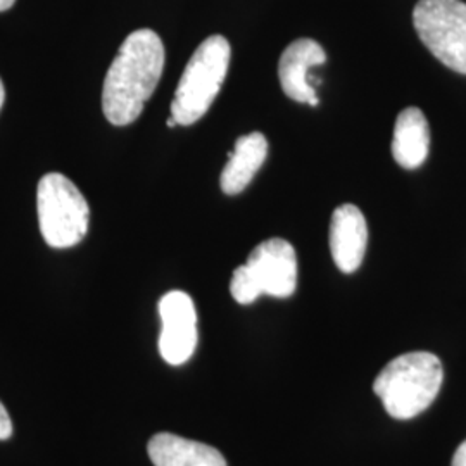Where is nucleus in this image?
I'll list each match as a JSON object with an SVG mask.
<instances>
[{
	"label": "nucleus",
	"mask_w": 466,
	"mask_h": 466,
	"mask_svg": "<svg viewBox=\"0 0 466 466\" xmlns=\"http://www.w3.org/2000/svg\"><path fill=\"white\" fill-rule=\"evenodd\" d=\"M36 209L42 237L54 249L73 248L88 232V204L76 185L61 173H47L38 182Z\"/></svg>",
	"instance_id": "nucleus-5"
},
{
	"label": "nucleus",
	"mask_w": 466,
	"mask_h": 466,
	"mask_svg": "<svg viewBox=\"0 0 466 466\" xmlns=\"http://www.w3.org/2000/svg\"><path fill=\"white\" fill-rule=\"evenodd\" d=\"M296 287V249L283 238H269L250 252L246 265L233 271L230 292L238 304H252L261 294L290 298Z\"/></svg>",
	"instance_id": "nucleus-4"
},
{
	"label": "nucleus",
	"mask_w": 466,
	"mask_h": 466,
	"mask_svg": "<svg viewBox=\"0 0 466 466\" xmlns=\"http://www.w3.org/2000/svg\"><path fill=\"white\" fill-rule=\"evenodd\" d=\"M368 244L365 215L354 204L339 206L330 223V252L342 273H354L361 267Z\"/></svg>",
	"instance_id": "nucleus-9"
},
{
	"label": "nucleus",
	"mask_w": 466,
	"mask_h": 466,
	"mask_svg": "<svg viewBox=\"0 0 466 466\" xmlns=\"http://www.w3.org/2000/svg\"><path fill=\"white\" fill-rule=\"evenodd\" d=\"M327 61L323 47L313 38H299L283 50L279 63V78L285 96L300 104L317 107L319 100L311 85L309 69L321 66Z\"/></svg>",
	"instance_id": "nucleus-8"
},
{
	"label": "nucleus",
	"mask_w": 466,
	"mask_h": 466,
	"mask_svg": "<svg viewBox=\"0 0 466 466\" xmlns=\"http://www.w3.org/2000/svg\"><path fill=\"white\" fill-rule=\"evenodd\" d=\"M15 2H16V0H0V13L11 9V7L15 5Z\"/></svg>",
	"instance_id": "nucleus-15"
},
{
	"label": "nucleus",
	"mask_w": 466,
	"mask_h": 466,
	"mask_svg": "<svg viewBox=\"0 0 466 466\" xmlns=\"http://www.w3.org/2000/svg\"><path fill=\"white\" fill-rule=\"evenodd\" d=\"M147 451L154 466H227L219 451L173 433L154 435Z\"/></svg>",
	"instance_id": "nucleus-11"
},
{
	"label": "nucleus",
	"mask_w": 466,
	"mask_h": 466,
	"mask_svg": "<svg viewBox=\"0 0 466 466\" xmlns=\"http://www.w3.org/2000/svg\"><path fill=\"white\" fill-rule=\"evenodd\" d=\"M161 335L159 352L163 360L180 367L187 363L198 346V313L194 300L182 290H171L159 300Z\"/></svg>",
	"instance_id": "nucleus-7"
},
{
	"label": "nucleus",
	"mask_w": 466,
	"mask_h": 466,
	"mask_svg": "<svg viewBox=\"0 0 466 466\" xmlns=\"http://www.w3.org/2000/svg\"><path fill=\"white\" fill-rule=\"evenodd\" d=\"M390 149L396 163L404 169H417L425 163L431 150V128L421 109L406 107L400 111Z\"/></svg>",
	"instance_id": "nucleus-12"
},
{
	"label": "nucleus",
	"mask_w": 466,
	"mask_h": 466,
	"mask_svg": "<svg viewBox=\"0 0 466 466\" xmlns=\"http://www.w3.org/2000/svg\"><path fill=\"white\" fill-rule=\"evenodd\" d=\"M268 156L267 137L252 132L237 138L233 150L228 154V163L221 173V190L227 196H237L252 182L259 167L265 165Z\"/></svg>",
	"instance_id": "nucleus-10"
},
{
	"label": "nucleus",
	"mask_w": 466,
	"mask_h": 466,
	"mask_svg": "<svg viewBox=\"0 0 466 466\" xmlns=\"http://www.w3.org/2000/svg\"><path fill=\"white\" fill-rule=\"evenodd\" d=\"M13 435V421L9 418V413L5 406L0 402V441H5Z\"/></svg>",
	"instance_id": "nucleus-13"
},
{
	"label": "nucleus",
	"mask_w": 466,
	"mask_h": 466,
	"mask_svg": "<svg viewBox=\"0 0 466 466\" xmlns=\"http://www.w3.org/2000/svg\"><path fill=\"white\" fill-rule=\"evenodd\" d=\"M444 380L441 360L432 352H408L392 360L373 382L385 411L410 420L432 404Z\"/></svg>",
	"instance_id": "nucleus-2"
},
{
	"label": "nucleus",
	"mask_w": 466,
	"mask_h": 466,
	"mask_svg": "<svg viewBox=\"0 0 466 466\" xmlns=\"http://www.w3.org/2000/svg\"><path fill=\"white\" fill-rule=\"evenodd\" d=\"M452 466H466V441L454 452Z\"/></svg>",
	"instance_id": "nucleus-14"
},
{
	"label": "nucleus",
	"mask_w": 466,
	"mask_h": 466,
	"mask_svg": "<svg viewBox=\"0 0 466 466\" xmlns=\"http://www.w3.org/2000/svg\"><path fill=\"white\" fill-rule=\"evenodd\" d=\"M165 46L152 30H137L121 44L107 69L102 109L109 123L127 127L142 115L165 69Z\"/></svg>",
	"instance_id": "nucleus-1"
},
{
	"label": "nucleus",
	"mask_w": 466,
	"mask_h": 466,
	"mask_svg": "<svg viewBox=\"0 0 466 466\" xmlns=\"http://www.w3.org/2000/svg\"><path fill=\"white\" fill-rule=\"evenodd\" d=\"M413 26L423 46L456 73L466 75V4L461 0H420Z\"/></svg>",
	"instance_id": "nucleus-6"
},
{
	"label": "nucleus",
	"mask_w": 466,
	"mask_h": 466,
	"mask_svg": "<svg viewBox=\"0 0 466 466\" xmlns=\"http://www.w3.org/2000/svg\"><path fill=\"white\" fill-rule=\"evenodd\" d=\"M4 99H5V90H4V84H2V80H0V109H2Z\"/></svg>",
	"instance_id": "nucleus-16"
},
{
	"label": "nucleus",
	"mask_w": 466,
	"mask_h": 466,
	"mask_svg": "<svg viewBox=\"0 0 466 466\" xmlns=\"http://www.w3.org/2000/svg\"><path fill=\"white\" fill-rule=\"evenodd\" d=\"M177 125H178V123L175 121V117L171 116L167 119V127H169V128H173V127H177Z\"/></svg>",
	"instance_id": "nucleus-17"
},
{
	"label": "nucleus",
	"mask_w": 466,
	"mask_h": 466,
	"mask_svg": "<svg viewBox=\"0 0 466 466\" xmlns=\"http://www.w3.org/2000/svg\"><path fill=\"white\" fill-rule=\"evenodd\" d=\"M230 56V44L221 35L206 38L192 54L171 102V116L178 125L190 127L209 111L225 82Z\"/></svg>",
	"instance_id": "nucleus-3"
}]
</instances>
